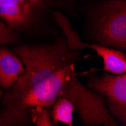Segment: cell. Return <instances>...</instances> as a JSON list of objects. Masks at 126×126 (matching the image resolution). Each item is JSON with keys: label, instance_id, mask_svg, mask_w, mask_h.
<instances>
[{"label": "cell", "instance_id": "11", "mask_svg": "<svg viewBox=\"0 0 126 126\" xmlns=\"http://www.w3.org/2000/svg\"><path fill=\"white\" fill-rule=\"evenodd\" d=\"M2 90L1 89H0V99H1L2 97Z\"/></svg>", "mask_w": 126, "mask_h": 126}, {"label": "cell", "instance_id": "8", "mask_svg": "<svg viewBox=\"0 0 126 126\" xmlns=\"http://www.w3.org/2000/svg\"><path fill=\"white\" fill-rule=\"evenodd\" d=\"M51 110V116L54 125L58 122H62L70 126H73V112L75 110L72 102L63 97L59 96L56 99Z\"/></svg>", "mask_w": 126, "mask_h": 126}, {"label": "cell", "instance_id": "10", "mask_svg": "<svg viewBox=\"0 0 126 126\" xmlns=\"http://www.w3.org/2000/svg\"><path fill=\"white\" fill-rule=\"evenodd\" d=\"M18 34L15 30L6 26L4 23L0 22V45L15 43L18 42Z\"/></svg>", "mask_w": 126, "mask_h": 126}, {"label": "cell", "instance_id": "9", "mask_svg": "<svg viewBox=\"0 0 126 126\" xmlns=\"http://www.w3.org/2000/svg\"><path fill=\"white\" fill-rule=\"evenodd\" d=\"M30 117L32 124L36 126H52L54 125L51 111L48 107H33L30 111Z\"/></svg>", "mask_w": 126, "mask_h": 126}, {"label": "cell", "instance_id": "7", "mask_svg": "<svg viewBox=\"0 0 126 126\" xmlns=\"http://www.w3.org/2000/svg\"><path fill=\"white\" fill-rule=\"evenodd\" d=\"M24 71V63L17 54L7 48H0V87L10 88Z\"/></svg>", "mask_w": 126, "mask_h": 126}, {"label": "cell", "instance_id": "4", "mask_svg": "<svg viewBox=\"0 0 126 126\" xmlns=\"http://www.w3.org/2000/svg\"><path fill=\"white\" fill-rule=\"evenodd\" d=\"M88 88L104 99L108 110L120 125H126V74L104 73L100 76L91 74Z\"/></svg>", "mask_w": 126, "mask_h": 126}, {"label": "cell", "instance_id": "1", "mask_svg": "<svg viewBox=\"0 0 126 126\" xmlns=\"http://www.w3.org/2000/svg\"><path fill=\"white\" fill-rule=\"evenodd\" d=\"M15 54L25 67L2 97L0 125H31L30 111L36 107H51L68 79L79 73L76 63L80 50L71 51L64 37L51 45H21Z\"/></svg>", "mask_w": 126, "mask_h": 126}, {"label": "cell", "instance_id": "3", "mask_svg": "<svg viewBox=\"0 0 126 126\" xmlns=\"http://www.w3.org/2000/svg\"><path fill=\"white\" fill-rule=\"evenodd\" d=\"M93 36L102 46L126 49V2L110 0L102 5L95 17Z\"/></svg>", "mask_w": 126, "mask_h": 126}, {"label": "cell", "instance_id": "6", "mask_svg": "<svg viewBox=\"0 0 126 126\" xmlns=\"http://www.w3.org/2000/svg\"><path fill=\"white\" fill-rule=\"evenodd\" d=\"M47 5L48 0H0V17L11 29H24Z\"/></svg>", "mask_w": 126, "mask_h": 126}, {"label": "cell", "instance_id": "5", "mask_svg": "<svg viewBox=\"0 0 126 126\" xmlns=\"http://www.w3.org/2000/svg\"><path fill=\"white\" fill-rule=\"evenodd\" d=\"M54 20L62 29L68 48L71 51L90 48L95 51L104 62V70L112 74H122L126 72V56L119 50L102 46L99 44H88L80 40L78 33L75 32L69 20L59 11L54 12Z\"/></svg>", "mask_w": 126, "mask_h": 126}, {"label": "cell", "instance_id": "2", "mask_svg": "<svg viewBox=\"0 0 126 126\" xmlns=\"http://www.w3.org/2000/svg\"><path fill=\"white\" fill-rule=\"evenodd\" d=\"M76 76L67 80L60 96L72 102L82 125H119L116 119L110 113L103 97L80 82Z\"/></svg>", "mask_w": 126, "mask_h": 126}]
</instances>
